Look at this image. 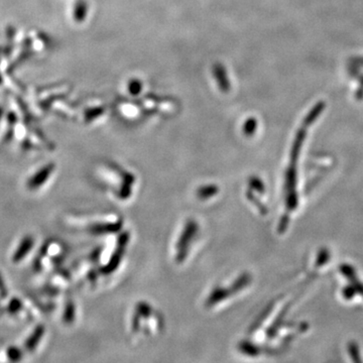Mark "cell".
<instances>
[{
	"instance_id": "cell-2",
	"label": "cell",
	"mask_w": 363,
	"mask_h": 363,
	"mask_svg": "<svg viewBox=\"0 0 363 363\" xmlns=\"http://www.w3.org/2000/svg\"><path fill=\"white\" fill-rule=\"evenodd\" d=\"M70 286H71L70 275L63 270H57L56 272L52 273L48 278L45 293L52 296H57L58 294L67 291L70 288Z\"/></svg>"
},
{
	"instance_id": "cell-6",
	"label": "cell",
	"mask_w": 363,
	"mask_h": 363,
	"mask_svg": "<svg viewBox=\"0 0 363 363\" xmlns=\"http://www.w3.org/2000/svg\"><path fill=\"white\" fill-rule=\"evenodd\" d=\"M45 334V327L42 324L36 325L24 341L23 348L26 352H34Z\"/></svg>"
},
{
	"instance_id": "cell-9",
	"label": "cell",
	"mask_w": 363,
	"mask_h": 363,
	"mask_svg": "<svg viewBox=\"0 0 363 363\" xmlns=\"http://www.w3.org/2000/svg\"><path fill=\"white\" fill-rule=\"evenodd\" d=\"M8 295V289L5 284V280L0 272V299H5Z\"/></svg>"
},
{
	"instance_id": "cell-7",
	"label": "cell",
	"mask_w": 363,
	"mask_h": 363,
	"mask_svg": "<svg viewBox=\"0 0 363 363\" xmlns=\"http://www.w3.org/2000/svg\"><path fill=\"white\" fill-rule=\"evenodd\" d=\"M75 305L72 301H67V304L64 307L63 315H62V321L64 324H72L75 320Z\"/></svg>"
},
{
	"instance_id": "cell-5",
	"label": "cell",
	"mask_w": 363,
	"mask_h": 363,
	"mask_svg": "<svg viewBox=\"0 0 363 363\" xmlns=\"http://www.w3.org/2000/svg\"><path fill=\"white\" fill-rule=\"evenodd\" d=\"M33 246H34V238L30 235L23 236L11 255V261L14 264L20 263L30 253Z\"/></svg>"
},
{
	"instance_id": "cell-3",
	"label": "cell",
	"mask_w": 363,
	"mask_h": 363,
	"mask_svg": "<svg viewBox=\"0 0 363 363\" xmlns=\"http://www.w3.org/2000/svg\"><path fill=\"white\" fill-rule=\"evenodd\" d=\"M55 169L53 162H48L38 168L26 182V187L30 191H36L40 189L52 175Z\"/></svg>"
},
{
	"instance_id": "cell-1",
	"label": "cell",
	"mask_w": 363,
	"mask_h": 363,
	"mask_svg": "<svg viewBox=\"0 0 363 363\" xmlns=\"http://www.w3.org/2000/svg\"><path fill=\"white\" fill-rule=\"evenodd\" d=\"M65 256L66 246L64 243L55 239L47 240L35 256L34 267L40 272H51L60 265Z\"/></svg>"
},
{
	"instance_id": "cell-8",
	"label": "cell",
	"mask_w": 363,
	"mask_h": 363,
	"mask_svg": "<svg viewBox=\"0 0 363 363\" xmlns=\"http://www.w3.org/2000/svg\"><path fill=\"white\" fill-rule=\"evenodd\" d=\"M4 356H5L6 361L15 362V361L21 360L23 355H22V351L19 348L15 347V346H10L5 350Z\"/></svg>"
},
{
	"instance_id": "cell-11",
	"label": "cell",
	"mask_w": 363,
	"mask_h": 363,
	"mask_svg": "<svg viewBox=\"0 0 363 363\" xmlns=\"http://www.w3.org/2000/svg\"><path fill=\"white\" fill-rule=\"evenodd\" d=\"M1 313H2V309H1V306H0V316H1Z\"/></svg>"
},
{
	"instance_id": "cell-10",
	"label": "cell",
	"mask_w": 363,
	"mask_h": 363,
	"mask_svg": "<svg viewBox=\"0 0 363 363\" xmlns=\"http://www.w3.org/2000/svg\"><path fill=\"white\" fill-rule=\"evenodd\" d=\"M1 116H2V110L0 109V118H1Z\"/></svg>"
},
{
	"instance_id": "cell-4",
	"label": "cell",
	"mask_w": 363,
	"mask_h": 363,
	"mask_svg": "<svg viewBox=\"0 0 363 363\" xmlns=\"http://www.w3.org/2000/svg\"><path fill=\"white\" fill-rule=\"evenodd\" d=\"M5 312L12 318L18 321L31 320L30 316L24 306L23 299L19 297H11L5 308Z\"/></svg>"
}]
</instances>
